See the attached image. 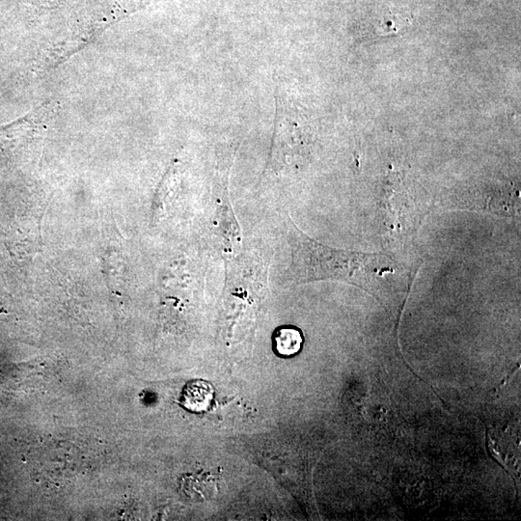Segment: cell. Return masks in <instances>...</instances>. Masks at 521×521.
Segmentation results:
<instances>
[{
	"mask_svg": "<svg viewBox=\"0 0 521 521\" xmlns=\"http://www.w3.org/2000/svg\"><path fill=\"white\" fill-rule=\"evenodd\" d=\"M287 240L292 249V262L286 283L336 280L369 290L379 286V279L396 273L392 259L381 254L351 252L328 248L302 232L288 217Z\"/></svg>",
	"mask_w": 521,
	"mask_h": 521,
	"instance_id": "1",
	"label": "cell"
},
{
	"mask_svg": "<svg viewBox=\"0 0 521 521\" xmlns=\"http://www.w3.org/2000/svg\"><path fill=\"white\" fill-rule=\"evenodd\" d=\"M214 398L212 385L202 381H192L184 389L182 405L191 412H204Z\"/></svg>",
	"mask_w": 521,
	"mask_h": 521,
	"instance_id": "2",
	"label": "cell"
},
{
	"mask_svg": "<svg viewBox=\"0 0 521 521\" xmlns=\"http://www.w3.org/2000/svg\"><path fill=\"white\" fill-rule=\"evenodd\" d=\"M274 348L279 356H295L302 350L304 337L296 327H281L274 333Z\"/></svg>",
	"mask_w": 521,
	"mask_h": 521,
	"instance_id": "3",
	"label": "cell"
}]
</instances>
